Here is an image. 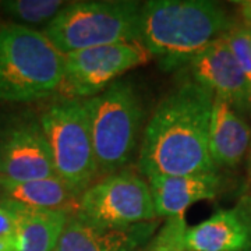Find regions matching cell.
<instances>
[{
  "label": "cell",
  "mask_w": 251,
  "mask_h": 251,
  "mask_svg": "<svg viewBox=\"0 0 251 251\" xmlns=\"http://www.w3.org/2000/svg\"><path fill=\"white\" fill-rule=\"evenodd\" d=\"M215 95L186 81L161 100L145 126L138 169L147 177L209 175V126Z\"/></svg>",
  "instance_id": "1"
},
{
  "label": "cell",
  "mask_w": 251,
  "mask_h": 251,
  "mask_svg": "<svg viewBox=\"0 0 251 251\" xmlns=\"http://www.w3.org/2000/svg\"><path fill=\"white\" fill-rule=\"evenodd\" d=\"M232 21L221 4L208 0H151L141 13V42L165 70L181 67Z\"/></svg>",
  "instance_id": "2"
},
{
  "label": "cell",
  "mask_w": 251,
  "mask_h": 251,
  "mask_svg": "<svg viewBox=\"0 0 251 251\" xmlns=\"http://www.w3.org/2000/svg\"><path fill=\"white\" fill-rule=\"evenodd\" d=\"M64 54L41 31L0 24V102H35L60 90Z\"/></svg>",
  "instance_id": "3"
},
{
  "label": "cell",
  "mask_w": 251,
  "mask_h": 251,
  "mask_svg": "<svg viewBox=\"0 0 251 251\" xmlns=\"http://www.w3.org/2000/svg\"><path fill=\"white\" fill-rule=\"evenodd\" d=\"M143 6L131 0L69 3L46 25L44 34L63 54L141 41Z\"/></svg>",
  "instance_id": "4"
},
{
  "label": "cell",
  "mask_w": 251,
  "mask_h": 251,
  "mask_svg": "<svg viewBox=\"0 0 251 251\" xmlns=\"http://www.w3.org/2000/svg\"><path fill=\"white\" fill-rule=\"evenodd\" d=\"M85 100L98 173L119 172L134 152L143 123V105L130 81L117 80Z\"/></svg>",
  "instance_id": "5"
},
{
  "label": "cell",
  "mask_w": 251,
  "mask_h": 251,
  "mask_svg": "<svg viewBox=\"0 0 251 251\" xmlns=\"http://www.w3.org/2000/svg\"><path fill=\"white\" fill-rule=\"evenodd\" d=\"M39 123L50 147L56 176L81 196L99 175L85 100L60 97L46 106Z\"/></svg>",
  "instance_id": "6"
},
{
  "label": "cell",
  "mask_w": 251,
  "mask_h": 251,
  "mask_svg": "<svg viewBox=\"0 0 251 251\" xmlns=\"http://www.w3.org/2000/svg\"><path fill=\"white\" fill-rule=\"evenodd\" d=\"M90 224L126 227L156 218L150 184L134 172L119 171L91 184L74 214Z\"/></svg>",
  "instance_id": "7"
},
{
  "label": "cell",
  "mask_w": 251,
  "mask_h": 251,
  "mask_svg": "<svg viewBox=\"0 0 251 251\" xmlns=\"http://www.w3.org/2000/svg\"><path fill=\"white\" fill-rule=\"evenodd\" d=\"M151 57L141 41L117 42L64 54L62 97L90 99L103 92L123 73Z\"/></svg>",
  "instance_id": "8"
},
{
  "label": "cell",
  "mask_w": 251,
  "mask_h": 251,
  "mask_svg": "<svg viewBox=\"0 0 251 251\" xmlns=\"http://www.w3.org/2000/svg\"><path fill=\"white\" fill-rule=\"evenodd\" d=\"M56 176L46 135L34 116H20L0 131V180L24 183Z\"/></svg>",
  "instance_id": "9"
},
{
  "label": "cell",
  "mask_w": 251,
  "mask_h": 251,
  "mask_svg": "<svg viewBox=\"0 0 251 251\" xmlns=\"http://www.w3.org/2000/svg\"><path fill=\"white\" fill-rule=\"evenodd\" d=\"M191 81L227 100L236 110L251 105V87L224 35L216 38L186 64Z\"/></svg>",
  "instance_id": "10"
},
{
  "label": "cell",
  "mask_w": 251,
  "mask_h": 251,
  "mask_svg": "<svg viewBox=\"0 0 251 251\" xmlns=\"http://www.w3.org/2000/svg\"><path fill=\"white\" fill-rule=\"evenodd\" d=\"M156 229V222L108 227L72 215L63 230L57 251H143Z\"/></svg>",
  "instance_id": "11"
},
{
  "label": "cell",
  "mask_w": 251,
  "mask_h": 251,
  "mask_svg": "<svg viewBox=\"0 0 251 251\" xmlns=\"http://www.w3.org/2000/svg\"><path fill=\"white\" fill-rule=\"evenodd\" d=\"M156 216L184 215L188 206L215 198L221 179L216 173L148 177Z\"/></svg>",
  "instance_id": "12"
},
{
  "label": "cell",
  "mask_w": 251,
  "mask_h": 251,
  "mask_svg": "<svg viewBox=\"0 0 251 251\" xmlns=\"http://www.w3.org/2000/svg\"><path fill=\"white\" fill-rule=\"evenodd\" d=\"M14 216L17 227L16 251H57L70 214L23 205L10 200L0 202Z\"/></svg>",
  "instance_id": "13"
},
{
  "label": "cell",
  "mask_w": 251,
  "mask_h": 251,
  "mask_svg": "<svg viewBox=\"0 0 251 251\" xmlns=\"http://www.w3.org/2000/svg\"><path fill=\"white\" fill-rule=\"evenodd\" d=\"M250 144L249 125L239 110L222 98H214L209 126V153L215 166L234 168L242 162Z\"/></svg>",
  "instance_id": "14"
},
{
  "label": "cell",
  "mask_w": 251,
  "mask_h": 251,
  "mask_svg": "<svg viewBox=\"0 0 251 251\" xmlns=\"http://www.w3.org/2000/svg\"><path fill=\"white\" fill-rule=\"evenodd\" d=\"M187 251H251V237L237 209H221L201 224L187 227Z\"/></svg>",
  "instance_id": "15"
},
{
  "label": "cell",
  "mask_w": 251,
  "mask_h": 251,
  "mask_svg": "<svg viewBox=\"0 0 251 251\" xmlns=\"http://www.w3.org/2000/svg\"><path fill=\"white\" fill-rule=\"evenodd\" d=\"M0 187L4 193V200L23 205L64 211L70 215H74L78 209L81 196L57 176L24 183H10L0 180Z\"/></svg>",
  "instance_id": "16"
},
{
  "label": "cell",
  "mask_w": 251,
  "mask_h": 251,
  "mask_svg": "<svg viewBox=\"0 0 251 251\" xmlns=\"http://www.w3.org/2000/svg\"><path fill=\"white\" fill-rule=\"evenodd\" d=\"M66 6L62 0H6L0 1V9L10 18L25 24L46 25Z\"/></svg>",
  "instance_id": "17"
},
{
  "label": "cell",
  "mask_w": 251,
  "mask_h": 251,
  "mask_svg": "<svg viewBox=\"0 0 251 251\" xmlns=\"http://www.w3.org/2000/svg\"><path fill=\"white\" fill-rule=\"evenodd\" d=\"M184 215L166 218V222L155 234L145 251H187L184 234L187 230Z\"/></svg>",
  "instance_id": "18"
},
{
  "label": "cell",
  "mask_w": 251,
  "mask_h": 251,
  "mask_svg": "<svg viewBox=\"0 0 251 251\" xmlns=\"http://www.w3.org/2000/svg\"><path fill=\"white\" fill-rule=\"evenodd\" d=\"M224 38L251 87V29L246 27H232L225 32Z\"/></svg>",
  "instance_id": "19"
},
{
  "label": "cell",
  "mask_w": 251,
  "mask_h": 251,
  "mask_svg": "<svg viewBox=\"0 0 251 251\" xmlns=\"http://www.w3.org/2000/svg\"><path fill=\"white\" fill-rule=\"evenodd\" d=\"M17 227L14 216L4 205L0 204V251H16Z\"/></svg>",
  "instance_id": "20"
},
{
  "label": "cell",
  "mask_w": 251,
  "mask_h": 251,
  "mask_svg": "<svg viewBox=\"0 0 251 251\" xmlns=\"http://www.w3.org/2000/svg\"><path fill=\"white\" fill-rule=\"evenodd\" d=\"M236 209H237L239 215L242 216L243 222L246 225L251 237V194L250 196H244L242 201L239 202V205L236 206Z\"/></svg>",
  "instance_id": "21"
},
{
  "label": "cell",
  "mask_w": 251,
  "mask_h": 251,
  "mask_svg": "<svg viewBox=\"0 0 251 251\" xmlns=\"http://www.w3.org/2000/svg\"><path fill=\"white\" fill-rule=\"evenodd\" d=\"M239 4H240L243 20L246 21L247 27L251 29V0H249V1H240Z\"/></svg>",
  "instance_id": "22"
},
{
  "label": "cell",
  "mask_w": 251,
  "mask_h": 251,
  "mask_svg": "<svg viewBox=\"0 0 251 251\" xmlns=\"http://www.w3.org/2000/svg\"><path fill=\"white\" fill-rule=\"evenodd\" d=\"M249 173H250V179H251V158H250V165H249Z\"/></svg>",
  "instance_id": "23"
}]
</instances>
